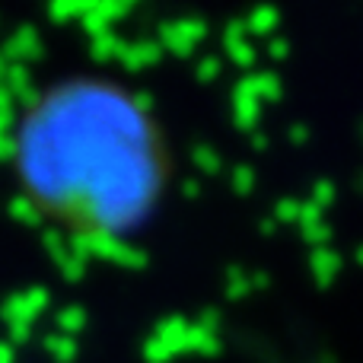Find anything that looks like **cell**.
<instances>
[{"mask_svg": "<svg viewBox=\"0 0 363 363\" xmlns=\"http://www.w3.org/2000/svg\"><path fill=\"white\" fill-rule=\"evenodd\" d=\"M13 153V131H10V118H0V160H10Z\"/></svg>", "mask_w": 363, "mask_h": 363, "instance_id": "obj_4", "label": "cell"}, {"mask_svg": "<svg viewBox=\"0 0 363 363\" xmlns=\"http://www.w3.org/2000/svg\"><path fill=\"white\" fill-rule=\"evenodd\" d=\"M23 198L67 230L70 249H121L157 213L172 176L150 102L108 77H67L13 125Z\"/></svg>", "mask_w": 363, "mask_h": 363, "instance_id": "obj_1", "label": "cell"}, {"mask_svg": "<svg viewBox=\"0 0 363 363\" xmlns=\"http://www.w3.org/2000/svg\"><path fill=\"white\" fill-rule=\"evenodd\" d=\"M10 213H13V217L19 220V223H29V226H42V223H45V220L38 217V211H35V207L29 204V201L23 198V194H19V198H13V204H10Z\"/></svg>", "mask_w": 363, "mask_h": 363, "instance_id": "obj_3", "label": "cell"}, {"mask_svg": "<svg viewBox=\"0 0 363 363\" xmlns=\"http://www.w3.org/2000/svg\"><path fill=\"white\" fill-rule=\"evenodd\" d=\"M0 363H13V345L10 341H0Z\"/></svg>", "mask_w": 363, "mask_h": 363, "instance_id": "obj_5", "label": "cell"}, {"mask_svg": "<svg viewBox=\"0 0 363 363\" xmlns=\"http://www.w3.org/2000/svg\"><path fill=\"white\" fill-rule=\"evenodd\" d=\"M38 51H42V45H38L35 29H32V26H19V29L6 38V45H4L0 55L6 57V64H19V67H23L26 61L38 57Z\"/></svg>", "mask_w": 363, "mask_h": 363, "instance_id": "obj_2", "label": "cell"}]
</instances>
